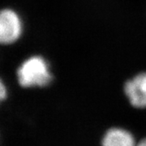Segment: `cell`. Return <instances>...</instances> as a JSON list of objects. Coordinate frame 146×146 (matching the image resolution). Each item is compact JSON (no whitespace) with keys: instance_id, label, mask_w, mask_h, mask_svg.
Returning a JSON list of instances; mask_svg holds the SVG:
<instances>
[{"instance_id":"obj_1","label":"cell","mask_w":146,"mask_h":146,"mask_svg":"<svg viewBox=\"0 0 146 146\" xmlns=\"http://www.w3.org/2000/svg\"><path fill=\"white\" fill-rule=\"evenodd\" d=\"M16 77L20 86L25 89L46 86L52 80L46 61L37 55L21 63L16 70Z\"/></svg>"},{"instance_id":"obj_2","label":"cell","mask_w":146,"mask_h":146,"mask_svg":"<svg viewBox=\"0 0 146 146\" xmlns=\"http://www.w3.org/2000/svg\"><path fill=\"white\" fill-rule=\"evenodd\" d=\"M22 33V21L16 11L9 7L0 9V46L16 43Z\"/></svg>"},{"instance_id":"obj_3","label":"cell","mask_w":146,"mask_h":146,"mask_svg":"<svg viewBox=\"0 0 146 146\" xmlns=\"http://www.w3.org/2000/svg\"><path fill=\"white\" fill-rule=\"evenodd\" d=\"M124 91L131 104L136 108L146 107V73L137 75L127 81Z\"/></svg>"},{"instance_id":"obj_4","label":"cell","mask_w":146,"mask_h":146,"mask_svg":"<svg viewBox=\"0 0 146 146\" xmlns=\"http://www.w3.org/2000/svg\"><path fill=\"white\" fill-rule=\"evenodd\" d=\"M102 146H136L132 135L122 128H111L103 137Z\"/></svg>"},{"instance_id":"obj_5","label":"cell","mask_w":146,"mask_h":146,"mask_svg":"<svg viewBox=\"0 0 146 146\" xmlns=\"http://www.w3.org/2000/svg\"><path fill=\"white\" fill-rule=\"evenodd\" d=\"M7 88L3 80L0 77V104L7 98Z\"/></svg>"},{"instance_id":"obj_6","label":"cell","mask_w":146,"mask_h":146,"mask_svg":"<svg viewBox=\"0 0 146 146\" xmlns=\"http://www.w3.org/2000/svg\"><path fill=\"white\" fill-rule=\"evenodd\" d=\"M136 146H146V139L145 140H143L142 141H141L138 145Z\"/></svg>"}]
</instances>
